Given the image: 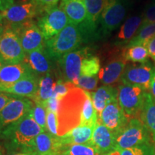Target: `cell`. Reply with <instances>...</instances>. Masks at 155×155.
I'll return each instance as SVG.
<instances>
[{
    "label": "cell",
    "instance_id": "obj_33",
    "mask_svg": "<svg viewBox=\"0 0 155 155\" xmlns=\"http://www.w3.org/2000/svg\"><path fill=\"white\" fill-rule=\"evenodd\" d=\"M47 110L45 106L34 103L30 115L45 131H47Z\"/></svg>",
    "mask_w": 155,
    "mask_h": 155
},
{
    "label": "cell",
    "instance_id": "obj_40",
    "mask_svg": "<svg viewBox=\"0 0 155 155\" xmlns=\"http://www.w3.org/2000/svg\"><path fill=\"white\" fill-rule=\"evenodd\" d=\"M145 47L147 48V51H148L149 56L155 62V36L152 37L147 42Z\"/></svg>",
    "mask_w": 155,
    "mask_h": 155
},
{
    "label": "cell",
    "instance_id": "obj_12",
    "mask_svg": "<svg viewBox=\"0 0 155 155\" xmlns=\"http://www.w3.org/2000/svg\"><path fill=\"white\" fill-rule=\"evenodd\" d=\"M5 28L12 29L18 35L25 54L45 48V39L42 32L33 21Z\"/></svg>",
    "mask_w": 155,
    "mask_h": 155
},
{
    "label": "cell",
    "instance_id": "obj_19",
    "mask_svg": "<svg viewBox=\"0 0 155 155\" xmlns=\"http://www.w3.org/2000/svg\"><path fill=\"white\" fill-rule=\"evenodd\" d=\"M117 134L98 121L95 127L92 143L101 155H105L115 150Z\"/></svg>",
    "mask_w": 155,
    "mask_h": 155
},
{
    "label": "cell",
    "instance_id": "obj_30",
    "mask_svg": "<svg viewBox=\"0 0 155 155\" xmlns=\"http://www.w3.org/2000/svg\"><path fill=\"white\" fill-rule=\"evenodd\" d=\"M61 155H101L92 141L86 144H75L65 146Z\"/></svg>",
    "mask_w": 155,
    "mask_h": 155
},
{
    "label": "cell",
    "instance_id": "obj_38",
    "mask_svg": "<svg viewBox=\"0 0 155 155\" xmlns=\"http://www.w3.org/2000/svg\"><path fill=\"white\" fill-rule=\"evenodd\" d=\"M37 6L39 14H43L52 7L58 5V2L61 0H31Z\"/></svg>",
    "mask_w": 155,
    "mask_h": 155
},
{
    "label": "cell",
    "instance_id": "obj_36",
    "mask_svg": "<svg viewBox=\"0 0 155 155\" xmlns=\"http://www.w3.org/2000/svg\"><path fill=\"white\" fill-rule=\"evenodd\" d=\"M76 87L72 82H67L58 79L56 83V86L54 90L53 95L52 97L58 98V100H61L64 96H65L71 89Z\"/></svg>",
    "mask_w": 155,
    "mask_h": 155
},
{
    "label": "cell",
    "instance_id": "obj_45",
    "mask_svg": "<svg viewBox=\"0 0 155 155\" xmlns=\"http://www.w3.org/2000/svg\"><path fill=\"white\" fill-rule=\"evenodd\" d=\"M105 155H121V153L119 150H114Z\"/></svg>",
    "mask_w": 155,
    "mask_h": 155
},
{
    "label": "cell",
    "instance_id": "obj_27",
    "mask_svg": "<svg viewBox=\"0 0 155 155\" xmlns=\"http://www.w3.org/2000/svg\"><path fill=\"white\" fill-rule=\"evenodd\" d=\"M139 119L144 124L155 142V99L147 92Z\"/></svg>",
    "mask_w": 155,
    "mask_h": 155
},
{
    "label": "cell",
    "instance_id": "obj_15",
    "mask_svg": "<svg viewBox=\"0 0 155 155\" xmlns=\"http://www.w3.org/2000/svg\"><path fill=\"white\" fill-rule=\"evenodd\" d=\"M64 146L61 137L43 131L37 136L26 150H30L35 155H61Z\"/></svg>",
    "mask_w": 155,
    "mask_h": 155
},
{
    "label": "cell",
    "instance_id": "obj_9",
    "mask_svg": "<svg viewBox=\"0 0 155 155\" xmlns=\"http://www.w3.org/2000/svg\"><path fill=\"white\" fill-rule=\"evenodd\" d=\"M127 10V0H108L99 18L102 34L106 36L119 28Z\"/></svg>",
    "mask_w": 155,
    "mask_h": 155
},
{
    "label": "cell",
    "instance_id": "obj_22",
    "mask_svg": "<svg viewBox=\"0 0 155 155\" xmlns=\"http://www.w3.org/2000/svg\"><path fill=\"white\" fill-rule=\"evenodd\" d=\"M59 6L65 12L71 24L79 25L86 21L87 11L84 0H61Z\"/></svg>",
    "mask_w": 155,
    "mask_h": 155
},
{
    "label": "cell",
    "instance_id": "obj_14",
    "mask_svg": "<svg viewBox=\"0 0 155 155\" xmlns=\"http://www.w3.org/2000/svg\"><path fill=\"white\" fill-rule=\"evenodd\" d=\"M98 120L118 134L127 127L130 119L126 116L118 101H116L106 106Z\"/></svg>",
    "mask_w": 155,
    "mask_h": 155
},
{
    "label": "cell",
    "instance_id": "obj_49",
    "mask_svg": "<svg viewBox=\"0 0 155 155\" xmlns=\"http://www.w3.org/2000/svg\"><path fill=\"white\" fill-rule=\"evenodd\" d=\"M154 63H155V62H154Z\"/></svg>",
    "mask_w": 155,
    "mask_h": 155
},
{
    "label": "cell",
    "instance_id": "obj_43",
    "mask_svg": "<svg viewBox=\"0 0 155 155\" xmlns=\"http://www.w3.org/2000/svg\"><path fill=\"white\" fill-rule=\"evenodd\" d=\"M149 91H150V94H151V96H152L155 99V76L154 77V78L152 79V83H151L150 89Z\"/></svg>",
    "mask_w": 155,
    "mask_h": 155
},
{
    "label": "cell",
    "instance_id": "obj_17",
    "mask_svg": "<svg viewBox=\"0 0 155 155\" xmlns=\"http://www.w3.org/2000/svg\"><path fill=\"white\" fill-rule=\"evenodd\" d=\"M108 0H84L87 11V18L85 22L79 25L84 40L91 38L96 31L97 22L103 11L107 5Z\"/></svg>",
    "mask_w": 155,
    "mask_h": 155
},
{
    "label": "cell",
    "instance_id": "obj_2",
    "mask_svg": "<svg viewBox=\"0 0 155 155\" xmlns=\"http://www.w3.org/2000/svg\"><path fill=\"white\" fill-rule=\"evenodd\" d=\"M45 131L30 115L25 116L0 131V139L9 152L26 150L37 136Z\"/></svg>",
    "mask_w": 155,
    "mask_h": 155
},
{
    "label": "cell",
    "instance_id": "obj_26",
    "mask_svg": "<svg viewBox=\"0 0 155 155\" xmlns=\"http://www.w3.org/2000/svg\"><path fill=\"white\" fill-rule=\"evenodd\" d=\"M96 127L80 125L61 136V140L64 147L75 144H86L92 141L93 134Z\"/></svg>",
    "mask_w": 155,
    "mask_h": 155
},
{
    "label": "cell",
    "instance_id": "obj_7",
    "mask_svg": "<svg viewBox=\"0 0 155 155\" xmlns=\"http://www.w3.org/2000/svg\"><path fill=\"white\" fill-rule=\"evenodd\" d=\"M25 58L18 35L12 29L5 28L0 37V60L4 65L22 63Z\"/></svg>",
    "mask_w": 155,
    "mask_h": 155
},
{
    "label": "cell",
    "instance_id": "obj_4",
    "mask_svg": "<svg viewBox=\"0 0 155 155\" xmlns=\"http://www.w3.org/2000/svg\"><path fill=\"white\" fill-rule=\"evenodd\" d=\"M151 135L139 118L129 120L124 129L118 134L115 150H127L144 144H151Z\"/></svg>",
    "mask_w": 155,
    "mask_h": 155
},
{
    "label": "cell",
    "instance_id": "obj_5",
    "mask_svg": "<svg viewBox=\"0 0 155 155\" xmlns=\"http://www.w3.org/2000/svg\"><path fill=\"white\" fill-rule=\"evenodd\" d=\"M146 93L144 89L135 85L121 83L118 87V102L129 119L139 118Z\"/></svg>",
    "mask_w": 155,
    "mask_h": 155
},
{
    "label": "cell",
    "instance_id": "obj_24",
    "mask_svg": "<svg viewBox=\"0 0 155 155\" xmlns=\"http://www.w3.org/2000/svg\"><path fill=\"white\" fill-rule=\"evenodd\" d=\"M55 75L53 72L49 73L39 78V86L38 93L32 99L34 103L41 104L48 108L49 100L53 96L56 83Z\"/></svg>",
    "mask_w": 155,
    "mask_h": 155
},
{
    "label": "cell",
    "instance_id": "obj_41",
    "mask_svg": "<svg viewBox=\"0 0 155 155\" xmlns=\"http://www.w3.org/2000/svg\"><path fill=\"white\" fill-rule=\"evenodd\" d=\"M16 96L0 92V111Z\"/></svg>",
    "mask_w": 155,
    "mask_h": 155
},
{
    "label": "cell",
    "instance_id": "obj_21",
    "mask_svg": "<svg viewBox=\"0 0 155 155\" xmlns=\"http://www.w3.org/2000/svg\"><path fill=\"white\" fill-rule=\"evenodd\" d=\"M39 78L31 77L9 86H0V92L33 99L38 93Z\"/></svg>",
    "mask_w": 155,
    "mask_h": 155
},
{
    "label": "cell",
    "instance_id": "obj_50",
    "mask_svg": "<svg viewBox=\"0 0 155 155\" xmlns=\"http://www.w3.org/2000/svg\"><path fill=\"white\" fill-rule=\"evenodd\" d=\"M154 155H155V154H154Z\"/></svg>",
    "mask_w": 155,
    "mask_h": 155
},
{
    "label": "cell",
    "instance_id": "obj_25",
    "mask_svg": "<svg viewBox=\"0 0 155 155\" xmlns=\"http://www.w3.org/2000/svg\"><path fill=\"white\" fill-rule=\"evenodd\" d=\"M93 104L98 116L111 103L118 101V89L112 86H102L91 93Z\"/></svg>",
    "mask_w": 155,
    "mask_h": 155
},
{
    "label": "cell",
    "instance_id": "obj_6",
    "mask_svg": "<svg viewBox=\"0 0 155 155\" xmlns=\"http://www.w3.org/2000/svg\"><path fill=\"white\" fill-rule=\"evenodd\" d=\"M89 55L88 48H82L70 52L57 61V73L59 80L73 83L81 77L83 61Z\"/></svg>",
    "mask_w": 155,
    "mask_h": 155
},
{
    "label": "cell",
    "instance_id": "obj_47",
    "mask_svg": "<svg viewBox=\"0 0 155 155\" xmlns=\"http://www.w3.org/2000/svg\"><path fill=\"white\" fill-rule=\"evenodd\" d=\"M0 155H3V154H2V151L1 147H0Z\"/></svg>",
    "mask_w": 155,
    "mask_h": 155
},
{
    "label": "cell",
    "instance_id": "obj_34",
    "mask_svg": "<svg viewBox=\"0 0 155 155\" xmlns=\"http://www.w3.org/2000/svg\"><path fill=\"white\" fill-rule=\"evenodd\" d=\"M98 76H81L73 84L86 91L90 92L96 90L98 83Z\"/></svg>",
    "mask_w": 155,
    "mask_h": 155
},
{
    "label": "cell",
    "instance_id": "obj_11",
    "mask_svg": "<svg viewBox=\"0 0 155 155\" xmlns=\"http://www.w3.org/2000/svg\"><path fill=\"white\" fill-rule=\"evenodd\" d=\"M154 76L155 67L150 62L139 65L128 64L122 75L121 81L123 83L138 86L147 92L150 91L151 83Z\"/></svg>",
    "mask_w": 155,
    "mask_h": 155
},
{
    "label": "cell",
    "instance_id": "obj_31",
    "mask_svg": "<svg viewBox=\"0 0 155 155\" xmlns=\"http://www.w3.org/2000/svg\"><path fill=\"white\" fill-rule=\"evenodd\" d=\"M98 114L93 104L91 95L90 92H88V96L86 97L84 105H83L80 125L96 127L97 121H98Z\"/></svg>",
    "mask_w": 155,
    "mask_h": 155
},
{
    "label": "cell",
    "instance_id": "obj_18",
    "mask_svg": "<svg viewBox=\"0 0 155 155\" xmlns=\"http://www.w3.org/2000/svg\"><path fill=\"white\" fill-rule=\"evenodd\" d=\"M127 61L121 55L113 58L101 68L98 78L104 86H112L121 80L127 65Z\"/></svg>",
    "mask_w": 155,
    "mask_h": 155
},
{
    "label": "cell",
    "instance_id": "obj_39",
    "mask_svg": "<svg viewBox=\"0 0 155 155\" xmlns=\"http://www.w3.org/2000/svg\"><path fill=\"white\" fill-rule=\"evenodd\" d=\"M155 23V2L149 5L143 14L142 25Z\"/></svg>",
    "mask_w": 155,
    "mask_h": 155
},
{
    "label": "cell",
    "instance_id": "obj_28",
    "mask_svg": "<svg viewBox=\"0 0 155 155\" xmlns=\"http://www.w3.org/2000/svg\"><path fill=\"white\" fill-rule=\"evenodd\" d=\"M121 55L128 61L137 63H146L149 56L147 48L144 45H135L131 47H124L122 50Z\"/></svg>",
    "mask_w": 155,
    "mask_h": 155
},
{
    "label": "cell",
    "instance_id": "obj_29",
    "mask_svg": "<svg viewBox=\"0 0 155 155\" xmlns=\"http://www.w3.org/2000/svg\"><path fill=\"white\" fill-rule=\"evenodd\" d=\"M154 36H155V23L141 25L136 35L125 47H131L135 45L145 46L147 42Z\"/></svg>",
    "mask_w": 155,
    "mask_h": 155
},
{
    "label": "cell",
    "instance_id": "obj_32",
    "mask_svg": "<svg viewBox=\"0 0 155 155\" xmlns=\"http://www.w3.org/2000/svg\"><path fill=\"white\" fill-rule=\"evenodd\" d=\"M101 70V62L97 56L88 55L83 61L81 76H95Z\"/></svg>",
    "mask_w": 155,
    "mask_h": 155
},
{
    "label": "cell",
    "instance_id": "obj_20",
    "mask_svg": "<svg viewBox=\"0 0 155 155\" xmlns=\"http://www.w3.org/2000/svg\"><path fill=\"white\" fill-rule=\"evenodd\" d=\"M31 77L37 76L24 62L3 65L0 70V86H9Z\"/></svg>",
    "mask_w": 155,
    "mask_h": 155
},
{
    "label": "cell",
    "instance_id": "obj_46",
    "mask_svg": "<svg viewBox=\"0 0 155 155\" xmlns=\"http://www.w3.org/2000/svg\"><path fill=\"white\" fill-rule=\"evenodd\" d=\"M3 65H4V64H3V63H2V61H1V60H0V70H1V68H2V66H3Z\"/></svg>",
    "mask_w": 155,
    "mask_h": 155
},
{
    "label": "cell",
    "instance_id": "obj_10",
    "mask_svg": "<svg viewBox=\"0 0 155 155\" xmlns=\"http://www.w3.org/2000/svg\"><path fill=\"white\" fill-rule=\"evenodd\" d=\"M33 104L30 98L15 96L0 111V131L28 115Z\"/></svg>",
    "mask_w": 155,
    "mask_h": 155
},
{
    "label": "cell",
    "instance_id": "obj_37",
    "mask_svg": "<svg viewBox=\"0 0 155 155\" xmlns=\"http://www.w3.org/2000/svg\"><path fill=\"white\" fill-rule=\"evenodd\" d=\"M47 131L51 134L58 136L57 114L50 110H47Z\"/></svg>",
    "mask_w": 155,
    "mask_h": 155
},
{
    "label": "cell",
    "instance_id": "obj_1",
    "mask_svg": "<svg viewBox=\"0 0 155 155\" xmlns=\"http://www.w3.org/2000/svg\"><path fill=\"white\" fill-rule=\"evenodd\" d=\"M88 91L78 87L70 90L59 101L58 106V136L65 135L81 124L83 105Z\"/></svg>",
    "mask_w": 155,
    "mask_h": 155
},
{
    "label": "cell",
    "instance_id": "obj_35",
    "mask_svg": "<svg viewBox=\"0 0 155 155\" xmlns=\"http://www.w3.org/2000/svg\"><path fill=\"white\" fill-rule=\"evenodd\" d=\"M121 155H154V147L152 144H144L127 149L119 150Z\"/></svg>",
    "mask_w": 155,
    "mask_h": 155
},
{
    "label": "cell",
    "instance_id": "obj_23",
    "mask_svg": "<svg viewBox=\"0 0 155 155\" xmlns=\"http://www.w3.org/2000/svg\"><path fill=\"white\" fill-rule=\"evenodd\" d=\"M143 23V15H135L129 17L121 28L116 37V45L125 47L136 35Z\"/></svg>",
    "mask_w": 155,
    "mask_h": 155
},
{
    "label": "cell",
    "instance_id": "obj_13",
    "mask_svg": "<svg viewBox=\"0 0 155 155\" xmlns=\"http://www.w3.org/2000/svg\"><path fill=\"white\" fill-rule=\"evenodd\" d=\"M0 13L4 20L8 24L7 26L19 25L32 20L39 14L38 7L32 1L22 4H13Z\"/></svg>",
    "mask_w": 155,
    "mask_h": 155
},
{
    "label": "cell",
    "instance_id": "obj_3",
    "mask_svg": "<svg viewBox=\"0 0 155 155\" xmlns=\"http://www.w3.org/2000/svg\"><path fill=\"white\" fill-rule=\"evenodd\" d=\"M84 37L79 25L69 23L60 33L46 40L45 48L54 61L81 47Z\"/></svg>",
    "mask_w": 155,
    "mask_h": 155
},
{
    "label": "cell",
    "instance_id": "obj_48",
    "mask_svg": "<svg viewBox=\"0 0 155 155\" xmlns=\"http://www.w3.org/2000/svg\"><path fill=\"white\" fill-rule=\"evenodd\" d=\"M1 35H0V37H1Z\"/></svg>",
    "mask_w": 155,
    "mask_h": 155
},
{
    "label": "cell",
    "instance_id": "obj_44",
    "mask_svg": "<svg viewBox=\"0 0 155 155\" xmlns=\"http://www.w3.org/2000/svg\"><path fill=\"white\" fill-rule=\"evenodd\" d=\"M5 22H4L3 17L2 16L1 13H0V35H2V33L5 31Z\"/></svg>",
    "mask_w": 155,
    "mask_h": 155
},
{
    "label": "cell",
    "instance_id": "obj_8",
    "mask_svg": "<svg viewBox=\"0 0 155 155\" xmlns=\"http://www.w3.org/2000/svg\"><path fill=\"white\" fill-rule=\"evenodd\" d=\"M68 24V18L65 12L59 5H56L44 12L38 19V27L46 41L57 35Z\"/></svg>",
    "mask_w": 155,
    "mask_h": 155
},
{
    "label": "cell",
    "instance_id": "obj_16",
    "mask_svg": "<svg viewBox=\"0 0 155 155\" xmlns=\"http://www.w3.org/2000/svg\"><path fill=\"white\" fill-rule=\"evenodd\" d=\"M54 60L49 55L45 48H41L25 54L24 63L28 65L32 73L40 77L53 72Z\"/></svg>",
    "mask_w": 155,
    "mask_h": 155
},
{
    "label": "cell",
    "instance_id": "obj_42",
    "mask_svg": "<svg viewBox=\"0 0 155 155\" xmlns=\"http://www.w3.org/2000/svg\"><path fill=\"white\" fill-rule=\"evenodd\" d=\"M7 155H35L30 150H19L16 152H9Z\"/></svg>",
    "mask_w": 155,
    "mask_h": 155
}]
</instances>
